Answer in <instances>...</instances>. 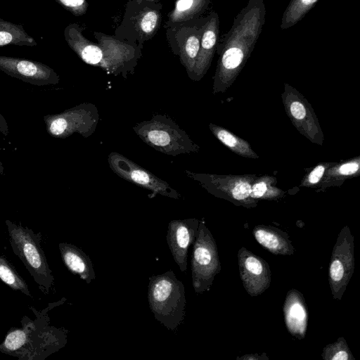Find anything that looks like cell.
<instances>
[{"label": "cell", "mask_w": 360, "mask_h": 360, "mask_svg": "<svg viewBox=\"0 0 360 360\" xmlns=\"http://www.w3.org/2000/svg\"><path fill=\"white\" fill-rule=\"evenodd\" d=\"M65 301L66 298L63 297L41 310L30 306L35 318L24 316L20 327L11 328L0 342V353L20 360H44L64 347L68 342V330L51 325L48 312Z\"/></svg>", "instance_id": "1"}, {"label": "cell", "mask_w": 360, "mask_h": 360, "mask_svg": "<svg viewBox=\"0 0 360 360\" xmlns=\"http://www.w3.org/2000/svg\"><path fill=\"white\" fill-rule=\"evenodd\" d=\"M265 14L263 0H249L236 16L221 51L217 72L219 80L232 77L243 67L261 34Z\"/></svg>", "instance_id": "2"}, {"label": "cell", "mask_w": 360, "mask_h": 360, "mask_svg": "<svg viewBox=\"0 0 360 360\" xmlns=\"http://www.w3.org/2000/svg\"><path fill=\"white\" fill-rule=\"evenodd\" d=\"M148 300L156 320L167 329L174 331L184 321V285L172 270L149 278Z\"/></svg>", "instance_id": "3"}, {"label": "cell", "mask_w": 360, "mask_h": 360, "mask_svg": "<svg viewBox=\"0 0 360 360\" xmlns=\"http://www.w3.org/2000/svg\"><path fill=\"white\" fill-rule=\"evenodd\" d=\"M10 244L13 253L22 261L26 269L45 295L50 292L54 277L41 246V234L27 226L6 219Z\"/></svg>", "instance_id": "4"}, {"label": "cell", "mask_w": 360, "mask_h": 360, "mask_svg": "<svg viewBox=\"0 0 360 360\" xmlns=\"http://www.w3.org/2000/svg\"><path fill=\"white\" fill-rule=\"evenodd\" d=\"M132 129L147 145L168 155L175 157L198 150L186 132L166 115H155Z\"/></svg>", "instance_id": "5"}, {"label": "cell", "mask_w": 360, "mask_h": 360, "mask_svg": "<svg viewBox=\"0 0 360 360\" xmlns=\"http://www.w3.org/2000/svg\"><path fill=\"white\" fill-rule=\"evenodd\" d=\"M220 271L216 241L204 220H201L191 258L192 284L195 293L201 294L209 290Z\"/></svg>", "instance_id": "6"}, {"label": "cell", "mask_w": 360, "mask_h": 360, "mask_svg": "<svg viewBox=\"0 0 360 360\" xmlns=\"http://www.w3.org/2000/svg\"><path fill=\"white\" fill-rule=\"evenodd\" d=\"M100 120L98 109L90 103H83L54 115L44 116L48 133L56 138L65 139L78 134L88 138L96 131Z\"/></svg>", "instance_id": "7"}, {"label": "cell", "mask_w": 360, "mask_h": 360, "mask_svg": "<svg viewBox=\"0 0 360 360\" xmlns=\"http://www.w3.org/2000/svg\"><path fill=\"white\" fill-rule=\"evenodd\" d=\"M329 264L331 294L335 300H340L354 271V238L348 226L338 236Z\"/></svg>", "instance_id": "8"}, {"label": "cell", "mask_w": 360, "mask_h": 360, "mask_svg": "<svg viewBox=\"0 0 360 360\" xmlns=\"http://www.w3.org/2000/svg\"><path fill=\"white\" fill-rule=\"evenodd\" d=\"M108 162L112 172L122 179L150 191V198L156 195L175 200L181 198V194L167 182L120 153H110L108 156Z\"/></svg>", "instance_id": "9"}, {"label": "cell", "mask_w": 360, "mask_h": 360, "mask_svg": "<svg viewBox=\"0 0 360 360\" xmlns=\"http://www.w3.org/2000/svg\"><path fill=\"white\" fill-rule=\"evenodd\" d=\"M240 277L251 297L264 292L271 282V271L267 262L244 247L238 252Z\"/></svg>", "instance_id": "10"}, {"label": "cell", "mask_w": 360, "mask_h": 360, "mask_svg": "<svg viewBox=\"0 0 360 360\" xmlns=\"http://www.w3.org/2000/svg\"><path fill=\"white\" fill-rule=\"evenodd\" d=\"M0 70L37 86L57 84L59 76L49 66L37 61L11 56H0Z\"/></svg>", "instance_id": "11"}, {"label": "cell", "mask_w": 360, "mask_h": 360, "mask_svg": "<svg viewBox=\"0 0 360 360\" xmlns=\"http://www.w3.org/2000/svg\"><path fill=\"white\" fill-rule=\"evenodd\" d=\"M199 223L197 219L192 218L174 219L168 224L167 243L181 272L187 269L188 248L198 236Z\"/></svg>", "instance_id": "12"}, {"label": "cell", "mask_w": 360, "mask_h": 360, "mask_svg": "<svg viewBox=\"0 0 360 360\" xmlns=\"http://www.w3.org/2000/svg\"><path fill=\"white\" fill-rule=\"evenodd\" d=\"M285 323L288 332L295 338H305L309 314L303 295L295 289L290 290L283 307Z\"/></svg>", "instance_id": "13"}, {"label": "cell", "mask_w": 360, "mask_h": 360, "mask_svg": "<svg viewBox=\"0 0 360 360\" xmlns=\"http://www.w3.org/2000/svg\"><path fill=\"white\" fill-rule=\"evenodd\" d=\"M58 248L62 260L70 272L79 276L86 283L95 279L93 263L82 249L68 243H60Z\"/></svg>", "instance_id": "14"}, {"label": "cell", "mask_w": 360, "mask_h": 360, "mask_svg": "<svg viewBox=\"0 0 360 360\" xmlns=\"http://www.w3.org/2000/svg\"><path fill=\"white\" fill-rule=\"evenodd\" d=\"M257 242L264 249L276 255H292L295 248L284 231L272 226L259 225L252 230Z\"/></svg>", "instance_id": "15"}, {"label": "cell", "mask_w": 360, "mask_h": 360, "mask_svg": "<svg viewBox=\"0 0 360 360\" xmlns=\"http://www.w3.org/2000/svg\"><path fill=\"white\" fill-rule=\"evenodd\" d=\"M218 34L219 18L217 14H214L205 25L202 35L194 77L200 78L207 70L215 50Z\"/></svg>", "instance_id": "16"}, {"label": "cell", "mask_w": 360, "mask_h": 360, "mask_svg": "<svg viewBox=\"0 0 360 360\" xmlns=\"http://www.w3.org/2000/svg\"><path fill=\"white\" fill-rule=\"evenodd\" d=\"M37 44L22 25L0 18V47L7 45L34 46Z\"/></svg>", "instance_id": "17"}, {"label": "cell", "mask_w": 360, "mask_h": 360, "mask_svg": "<svg viewBox=\"0 0 360 360\" xmlns=\"http://www.w3.org/2000/svg\"><path fill=\"white\" fill-rule=\"evenodd\" d=\"M0 279L10 288L32 298L28 285L7 259L0 255Z\"/></svg>", "instance_id": "18"}, {"label": "cell", "mask_w": 360, "mask_h": 360, "mask_svg": "<svg viewBox=\"0 0 360 360\" xmlns=\"http://www.w3.org/2000/svg\"><path fill=\"white\" fill-rule=\"evenodd\" d=\"M317 1L318 0H291L282 16L281 29H288L297 24Z\"/></svg>", "instance_id": "19"}, {"label": "cell", "mask_w": 360, "mask_h": 360, "mask_svg": "<svg viewBox=\"0 0 360 360\" xmlns=\"http://www.w3.org/2000/svg\"><path fill=\"white\" fill-rule=\"evenodd\" d=\"M321 357L325 360H355L344 337L327 345L322 351Z\"/></svg>", "instance_id": "20"}, {"label": "cell", "mask_w": 360, "mask_h": 360, "mask_svg": "<svg viewBox=\"0 0 360 360\" xmlns=\"http://www.w3.org/2000/svg\"><path fill=\"white\" fill-rule=\"evenodd\" d=\"M68 44L85 63L91 65L103 64V54L98 46L90 44L82 46L73 42H68Z\"/></svg>", "instance_id": "21"}, {"label": "cell", "mask_w": 360, "mask_h": 360, "mask_svg": "<svg viewBox=\"0 0 360 360\" xmlns=\"http://www.w3.org/2000/svg\"><path fill=\"white\" fill-rule=\"evenodd\" d=\"M200 50V40L196 35L190 36L185 44L186 65L188 72L194 75L196 60Z\"/></svg>", "instance_id": "22"}, {"label": "cell", "mask_w": 360, "mask_h": 360, "mask_svg": "<svg viewBox=\"0 0 360 360\" xmlns=\"http://www.w3.org/2000/svg\"><path fill=\"white\" fill-rule=\"evenodd\" d=\"M213 133L217 136L219 140H220L224 145L236 149L239 145V142L236 136L227 131L226 130L219 129L217 127H211Z\"/></svg>", "instance_id": "23"}, {"label": "cell", "mask_w": 360, "mask_h": 360, "mask_svg": "<svg viewBox=\"0 0 360 360\" xmlns=\"http://www.w3.org/2000/svg\"><path fill=\"white\" fill-rule=\"evenodd\" d=\"M251 188L250 184L240 182L233 187L231 195L235 200H244L250 196Z\"/></svg>", "instance_id": "24"}, {"label": "cell", "mask_w": 360, "mask_h": 360, "mask_svg": "<svg viewBox=\"0 0 360 360\" xmlns=\"http://www.w3.org/2000/svg\"><path fill=\"white\" fill-rule=\"evenodd\" d=\"M158 15L155 11L147 12L141 20V27L146 33L151 32L156 26Z\"/></svg>", "instance_id": "25"}, {"label": "cell", "mask_w": 360, "mask_h": 360, "mask_svg": "<svg viewBox=\"0 0 360 360\" xmlns=\"http://www.w3.org/2000/svg\"><path fill=\"white\" fill-rule=\"evenodd\" d=\"M290 111L292 116L297 120H302L306 115V110L304 105L298 101H294L291 104Z\"/></svg>", "instance_id": "26"}, {"label": "cell", "mask_w": 360, "mask_h": 360, "mask_svg": "<svg viewBox=\"0 0 360 360\" xmlns=\"http://www.w3.org/2000/svg\"><path fill=\"white\" fill-rule=\"evenodd\" d=\"M266 190L267 187L264 182L257 183L252 187L250 196L254 198H259L265 194Z\"/></svg>", "instance_id": "27"}, {"label": "cell", "mask_w": 360, "mask_h": 360, "mask_svg": "<svg viewBox=\"0 0 360 360\" xmlns=\"http://www.w3.org/2000/svg\"><path fill=\"white\" fill-rule=\"evenodd\" d=\"M58 3H60L63 6L74 10L77 11L84 4V0H56Z\"/></svg>", "instance_id": "28"}, {"label": "cell", "mask_w": 360, "mask_h": 360, "mask_svg": "<svg viewBox=\"0 0 360 360\" xmlns=\"http://www.w3.org/2000/svg\"><path fill=\"white\" fill-rule=\"evenodd\" d=\"M359 169V165L356 162H349L342 165L339 172L343 175H349L355 173Z\"/></svg>", "instance_id": "29"}, {"label": "cell", "mask_w": 360, "mask_h": 360, "mask_svg": "<svg viewBox=\"0 0 360 360\" xmlns=\"http://www.w3.org/2000/svg\"><path fill=\"white\" fill-rule=\"evenodd\" d=\"M325 168L322 165L317 166L309 174V181L311 184H316L319 181L322 177Z\"/></svg>", "instance_id": "30"}, {"label": "cell", "mask_w": 360, "mask_h": 360, "mask_svg": "<svg viewBox=\"0 0 360 360\" xmlns=\"http://www.w3.org/2000/svg\"><path fill=\"white\" fill-rule=\"evenodd\" d=\"M237 359H243V360H268L269 358L266 355V354H249V355H245L240 357H237Z\"/></svg>", "instance_id": "31"}, {"label": "cell", "mask_w": 360, "mask_h": 360, "mask_svg": "<svg viewBox=\"0 0 360 360\" xmlns=\"http://www.w3.org/2000/svg\"><path fill=\"white\" fill-rule=\"evenodd\" d=\"M0 132L4 135L7 136L8 134V127L5 118L0 113Z\"/></svg>", "instance_id": "32"}, {"label": "cell", "mask_w": 360, "mask_h": 360, "mask_svg": "<svg viewBox=\"0 0 360 360\" xmlns=\"http://www.w3.org/2000/svg\"><path fill=\"white\" fill-rule=\"evenodd\" d=\"M4 167L3 166V164L0 160V176H1L4 174Z\"/></svg>", "instance_id": "33"}]
</instances>
